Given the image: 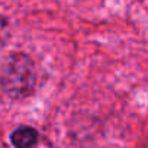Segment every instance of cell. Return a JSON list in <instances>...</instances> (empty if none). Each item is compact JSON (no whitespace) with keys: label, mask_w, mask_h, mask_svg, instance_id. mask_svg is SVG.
Returning a JSON list of instances; mask_svg holds the SVG:
<instances>
[{"label":"cell","mask_w":148,"mask_h":148,"mask_svg":"<svg viewBox=\"0 0 148 148\" xmlns=\"http://www.w3.org/2000/svg\"><path fill=\"white\" fill-rule=\"evenodd\" d=\"M36 74L34 62L23 54H13L3 65L0 83L5 93L13 99H22L34 92Z\"/></svg>","instance_id":"6da1fadb"},{"label":"cell","mask_w":148,"mask_h":148,"mask_svg":"<svg viewBox=\"0 0 148 148\" xmlns=\"http://www.w3.org/2000/svg\"><path fill=\"white\" fill-rule=\"evenodd\" d=\"M10 141L12 144L16 147V148H31L36 144L38 141V132L34 129V128H29V126H23V128H19L16 129L12 136H10Z\"/></svg>","instance_id":"7a4b0ae2"},{"label":"cell","mask_w":148,"mask_h":148,"mask_svg":"<svg viewBox=\"0 0 148 148\" xmlns=\"http://www.w3.org/2000/svg\"><path fill=\"white\" fill-rule=\"evenodd\" d=\"M8 35H9V26H8V22L6 19L0 18V48H2L8 39Z\"/></svg>","instance_id":"3957f363"}]
</instances>
